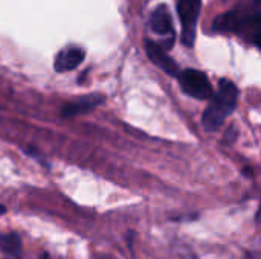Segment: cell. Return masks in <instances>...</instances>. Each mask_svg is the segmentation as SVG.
I'll return each instance as SVG.
<instances>
[{
  "label": "cell",
  "instance_id": "ba28073f",
  "mask_svg": "<svg viewBox=\"0 0 261 259\" xmlns=\"http://www.w3.org/2000/svg\"><path fill=\"white\" fill-rule=\"evenodd\" d=\"M102 102H104L102 95H87V96L78 98L76 101L67 102L61 108V116L63 118H73V116H78V114H83V113L93 110L95 107H98Z\"/></svg>",
  "mask_w": 261,
  "mask_h": 259
},
{
  "label": "cell",
  "instance_id": "6da1fadb",
  "mask_svg": "<svg viewBox=\"0 0 261 259\" xmlns=\"http://www.w3.org/2000/svg\"><path fill=\"white\" fill-rule=\"evenodd\" d=\"M237 98H239L237 85L229 79L225 78L220 79L219 90L217 93L213 95V99L203 113V119H202L203 127L208 131L217 130L237 107Z\"/></svg>",
  "mask_w": 261,
  "mask_h": 259
},
{
  "label": "cell",
  "instance_id": "8fae6325",
  "mask_svg": "<svg viewBox=\"0 0 261 259\" xmlns=\"http://www.w3.org/2000/svg\"><path fill=\"white\" fill-rule=\"evenodd\" d=\"M255 220H257V223H261V203H260L258 211H257V217H255Z\"/></svg>",
  "mask_w": 261,
  "mask_h": 259
},
{
  "label": "cell",
  "instance_id": "9c48e42d",
  "mask_svg": "<svg viewBox=\"0 0 261 259\" xmlns=\"http://www.w3.org/2000/svg\"><path fill=\"white\" fill-rule=\"evenodd\" d=\"M240 27H242V21H240V15L236 9L217 15L216 20L213 21V31L220 32V34H225V32L226 34H240Z\"/></svg>",
  "mask_w": 261,
  "mask_h": 259
},
{
  "label": "cell",
  "instance_id": "30bf717a",
  "mask_svg": "<svg viewBox=\"0 0 261 259\" xmlns=\"http://www.w3.org/2000/svg\"><path fill=\"white\" fill-rule=\"evenodd\" d=\"M0 250L8 256H18L21 252V241L17 234H0Z\"/></svg>",
  "mask_w": 261,
  "mask_h": 259
},
{
  "label": "cell",
  "instance_id": "5b68a950",
  "mask_svg": "<svg viewBox=\"0 0 261 259\" xmlns=\"http://www.w3.org/2000/svg\"><path fill=\"white\" fill-rule=\"evenodd\" d=\"M145 52H147V56L150 58V61L153 64H156L161 70H164L170 76H179L177 63L171 56H168L167 52L158 43H154L151 40H145Z\"/></svg>",
  "mask_w": 261,
  "mask_h": 259
},
{
  "label": "cell",
  "instance_id": "3957f363",
  "mask_svg": "<svg viewBox=\"0 0 261 259\" xmlns=\"http://www.w3.org/2000/svg\"><path fill=\"white\" fill-rule=\"evenodd\" d=\"M202 0H177V14L182 24V44L193 47L197 32V18L200 14Z\"/></svg>",
  "mask_w": 261,
  "mask_h": 259
},
{
  "label": "cell",
  "instance_id": "8992f818",
  "mask_svg": "<svg viewBox=\"0 0 261 259\" xmlns=\"http://www.w3.org/2000/svg\"><path fill=\"white\" fill-rule=\"evenodd\" d=\"M150 27L156 35L161 37H168V38H174V27H173V20H171V14L168 11L167 5H159L150 17Z\"/></svg>",
  "mask_w": 261,
  "mask_h": 259
},
{
  "label": "cell",
  "instance_id": "7c38bea8",
  "mask_svg": "<svg viewBox=\"0 0 261 259\" xmlns=\"http://www.w3.org/2000/svg\"><path fill=\"white\" fill-rule=\"evenodd\" d=\"M5 212H6L5 206H2V205H0V214H5Z\"/></svg>",
  "mask_w": 261,
  "mask_h": 259
},
{
  "label": "cell",
  "instance_id": "7a4b0ae2",
  "mask_svg": "<svg viewBox=\"0 0 261 259\" xmlns=\"http://www.w3.org/2000/svg\"><path fill=\"white\" fill-rule=\"evenodd\" d=\"M236 11L242 21L240 34L261 49V0H243L240 9Z\"/></svg>",
  "mask_w": 261,
  "mask_h": 259
},
{
  "label": "cell",
  "instance_id": "277c9868",
  "mask_svg": "<svg viewBox=\"0 0 261 259\" xmlns=\"http://www.w3.org/2000/svg\"><path fill=\"white\" fill-rule=\"evenodd\" d=\"M182 90L196 99H210L213 96V85L208 76L196 69H187L179 73Z\"/></svg>",
  "mask_w": 261,
  "mask_h": 259
},
{
  "label": "cell",
  "instance_id": "52a82bcc",
  "mask_svg": "<svg viewBox=\"0 0 261 259\" xmlns=\"http://www.w3.org/2000/svg\"><path fill=\"white\" fill-rule=\"evenodd\" d=\"M84 50L78 46H69V47H64L63 50L58 52L57 58H55V63H54V69L58 72V73H66V72H70L73 69H76L83 60H84Z\"/></svg>",
  "mask_w": 261,
  "mask_h": 259
},
{
  "label": "cell",
  "instance_id": "4fadbf2b",
  "mask_svg": "<svg viewBox=\"0 0 261 259\" xmlns=\"http://www.w3.org/2000/svg\"><path fill=\"white\" fill-rule=\"evenodd\" d=\"M41 259H50V258H49V256H46V255H44V256H43V258H41Z\"/></svg>",
  "mask_w": 261,
  "mask_h": 259
}]
</instances>
